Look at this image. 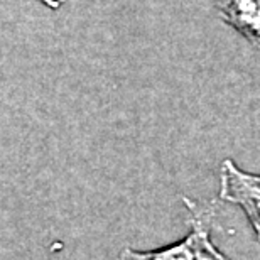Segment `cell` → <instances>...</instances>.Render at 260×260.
<instances>
[{
	"label": "cell",
	"instance_id": "cell-1",
	"mask_svg": "<svg viewBox=\"0 0 260 260\" xmlns=\"http://www.w3.org/2000/svg\"><path fill=\"white\" fill-rule=\"evenodd\" d=\"M220 194L223 200L235 203L247 213L260 240V176L243 173L226 159L221 164Z\"/></svg>",
	"mask_w": 260,
	"mask_h": 260
},
{
	"label": "cell",
	"instance_id": "cell-2",
	"mask_svg": "<svg viewBox=\"0 0 260 260\" xmlns=\"http://www.w3.org/2000/svg\"><path fill=\"white\" fill-rule=\"evenodd\" d=\"M118 260H228L213 247L206 228L200 220H194L193 232L176 245L155 252H135L125 248Z\"/></svg>",
	"mask_w": 260,
	"mask_h": 260
},
{
	"label": "cell",
	"instance_id": "cell-3",
	"mask_svg": "<svg viewBox=\"0 0 260 260\" xmlns=\"http://www.w3.org/2000/svg\"><path fill=\"white\" fill-rule=\"evenodd\" d=\"M220 17L260 49V0H216Z\"/></svg>",
	"mask_w": 260,
	"mask_h": 260
},
{
	"label": "cell",
	"instance_id": "cell-4",
	"mask_svg": "<svg viewBox=\"0 0 260 260\" xmlns=\"http://www.w3.org/2000/svg\"><path fill=\"white\" fill-rule=\"evenodd\" d=\"M46 7H49V9H58V7H61L63 4H66L68 0H41Z\"/></svg>",
	"mask_w": 260,
	"mask_h": 260
}]
</instances>
